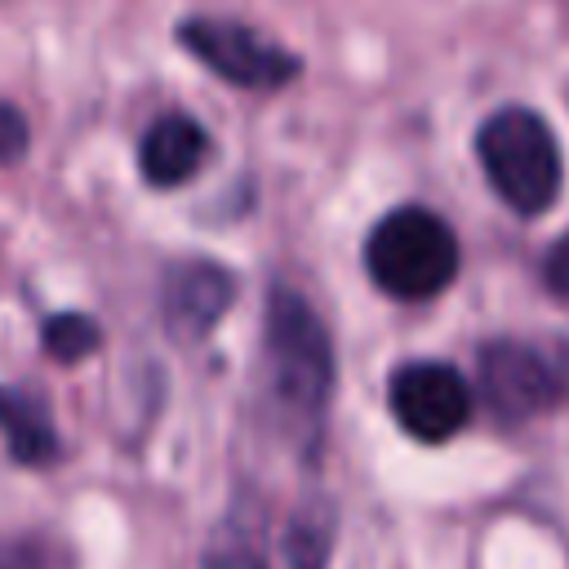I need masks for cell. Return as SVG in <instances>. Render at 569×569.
Returning <instances> with one entry per match:
<instances>
[{
  "instance_id": "obj_3",
  "label": "cell",
  "mask_w": 569,
  "mask_h": 569,
  "mask_svg": "<svg viewBox=\"0 0 569 569\" xmlns=\"http://www.w3.org/2000/svg\"><path fill=\"white\" fill-rule=\"evenodd\" d=\"M365 267L382 293L405 298V302H422V298H436L453 284L458 236L427 204H400L369 231Z\"/></svg>"
},
{
  "instance_id": "obj_2",
  "label": "cell",
  "mask_w": 569,
  "mask_h": 569,
  "mask_svg": "<svg viewBox=\"0 0 569 569\" xmlns=\"http://www.w3.org/2000/svg\"><path fill=\"white\" fill-rule=\"evenodd\" d=\"M476 156L485 164L489 187L520 218H538L560 200V142L538 111L498 107L476 133Z\"/></svg>"
},
{
  "instance_id": "obj_8",
  "label": "cell",
  "mask_w": 569,
  "mask_h": 569,
  "mask_svg": "<svg viewBox=\"0 0 569 569\" xmlns=\"http://www.w3.org/2000/svg\"><path fill=\"white\" fill-rule=\"evenodd\" d=\"M204 160H209V133L200 120L182 111H164L160 120H151L138 147V169L151 187H182L187 178L200 173Z\"/></svg>"
},
{
  "instance_id": "obj_1",
  "label": "cell",
  "mask_w": 569,
  "mask_h": 569,
  "mask_svg": "<svg viewBox=\"0 0 569 569\" xmlns=\"http://www.w3.org/2000/svg\"><path fill=\"white\" fill-rule=\"evenodd\" d=\"M262 347H267V373H271V396L293 422H320L329 391H333V342L316 307L293 293L276 289L267 302V325H262Z\"/></svg>"
},
{
  "instance_id": "obj_7",
  "label": "cell",
  "mask_w": 569,
  "mask_h": 569,
  "mask_svg": "<svg viewBox=\"0 0 569 569\" xmlns=\"http://www.w3.org/2000/svg\"><path fill=\"white\" fill-rule=\"evenodd\" d=\"M231 298H236V276L222 262H209V258L173 262L164 271V284H160L164 329L178 342H200L227 316Z\"/></svg>"
},
{
  "instance_id": "obj_14",
  "label": "cell",
  "mask_w": 569,
  "mask_h": 569,
  "mask_svg": "<svg viewBox=\"0 0 569 569\" xmlns=\"http://www.w3.org/2000/svg\"><path fill=\"white\" fill-rule=\"evenodd\" d=\"M204 569H267V565H262L258 551L244 547L240 538H222V542H213V547L204 551Z\"/></svg>"
},
{
  "instance_id": "obj_12",
  "label": "cell",
  "mask_w": 569,
  "mask_h": 569,
  "mask_svg": "<svg viewBox=\"0 0 569 569\" xmlns=\"http://www.w3.org/2000/svg\"><path fill=\"white\" fill-rule=\"evenodd\" d=\"M542 289L560 302V307H569V231L547 249V258H542Z\"/></svg>"
},
{
  "instance_id": "obj_5",
  "label": "cell",
  "mask_w": 569,
  "mask_h": 569,
  "mask_svg": "<svg viewBox=\"0 0 569 569\" xmlns=\"http://www.w3.org/2000/svg\"><path fill=\"white\" fill-rule=\"evenodd\" d=\"M178 44L236 89L262 93V89H284L302 76V62L289 49L231 18H187L178 27Z\"/></svg>"
},
{
  "instance_id": "obj_15",
  "label": "cell",
  "mask_w": 569,
  "mask_h": 569,
  "mask_svg": "<svg viewBox=\"0 0 569 569\" xmlns=\"http://www.w3.org/2000/svg\"><path fill=\"white\" fill-rule=\"evenodd\" d=\"M0 569H44V551L31 542H0Z\"/></svg>"
},
{
  "instance_id": "obj_13",
  "label": "cell",
  "mask_w": 569,
  "mask_h": 569,
  "mask_svg": "<svg viewBox=\"0 0 569 569\" xmlns=\"http://www.w3.org/2000/svg\"><path fill=\"white\" fill-rule=\"evenodd\" d=\"M27 138H31V129H27V116H22L13 102H4V98H0V164H13V160H22V151H27Z\"/></svg>"
},
{
  "instance_id": "obj_10",
  "label": "cell",
  "mask_w": 569,
  "mask_h": 569,
  "mask_svg": "<svg viewBox=\"0 0 569 569\" xmlns=\"http://www.w3.org/2000/svg\"><path fill=\"white\" fill-rule=\"evenodd\" d=\"M333 507L325 498H311L298 507V516L284 529V560L289 569H325L329 551H333Z\"/></svg>"
},
{
  "instance_id": "obj_9",
  "label": "cell",
  "mask_w": 569,
  "mask_h": 569,
  "mask_svg": "<svg viewBox=\"0 0 569 569\" xmlns=\"http://www.w3.org/2000/svg\"><path fill=\"white\" fill-rule=\"evenodd\" d=\"M0 436L9 458L22 467H44L58 458V427L27 387H0Z\"/></svg>"
},
{
  "instance_id": "obj_4",
  "label": "cell",
  "mask_w": 569,
  "mask_h": 569,
  "mask_svg": "<svg viewBox=\"0 0 569 569\" xmlns=\"http://www.w3.org/2000/svg\"><path fill=\"white\" fill-rule=\"evenodd\" d=\"M476 378L480 400L498 422H529L569 391V365L525 338H489L476 351Z\"/></svg>"
},
{
  "instance_id": "obj_6",
  "label": "cell",
  "mask_w": 569,
  "mask_h": 569,
  "mask_svg": "<svg viewBox=\"0 0 569 569\" xmlns=\"http://www.w3.org/2000/svg\"><path fill=\"white\" fill-rule=\"evenodd\" d=\"M387 405L405 436L422 445H445L471 418V387L445 360H409L391 373Z\"/></svg>"
},
{
  "instance_id": "obj_11",
  "label": "cell",
  "mask_w": 569,
  "mask_h": 569,
  "mask_svg": "<svg viewBox=\"0 0 569 569\" xmlns=\"http://www.w3.org/2000/svg\"><path fill=\"white\" fill-rule=\"evenodd\" d=\"M98 342H102V329H98V320L84 316V311H58V316H49V320L40 325V347H44V356L58 360V365L84 360L89 351H98Z\"/></svg>"
}]
</instances>
